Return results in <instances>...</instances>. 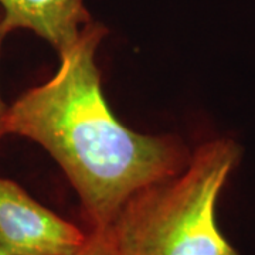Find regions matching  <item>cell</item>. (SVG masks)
<instances>
[{
  "mask_svg": "<svg viewBox=\"0 0 255 255\" xmlns=\"http://www.w3.org/2000/svg\"><path fill=\"white\" fill-rule=\"evenodd\" d=\"M9 34V31L6 30V27L1 24V20H0V54H1V46H3V41H4V37ZM6 111H7V105L3 102L1 100V95H0V137L4 136V130H3V125H4V117H6Z\"/></svg>",
  "mask_w": 255,
  "mask_h": 255,
  "instance_id": "obj_6",
  "label": "cell"
},
{
  "mask_svg": "<svg viewBox=\"0 0 255 255\" xmlns=\"http://www.w3.org/2000/svg\"><path fill=\"white\" fill-rule=\"evenodd\" d=\"M70 255H117L108 228H91L87 238L75 253Z\"/></svg>",
  "mask_w": 255,
  "mask_h": 255,
  "instance_id": "obj_5",
  "label": "cell"
},
{
  "mask_svg": "<svg viewBox=\"0 0 255 255\" xmlns=\"http://www.w3.org/2000/svg\"><path fill=\"white\" fill-rule=\"evenodd\" d=\"M7 31L27 28L60 53L74 44L91 23L82 0H0Z\"/></svg>",
  "mask_w": 255,
  "mask_h": 255,
  "instance_id": "obj_4",
  "label": "cell"
},
{
  "mask_svg": "<svg viewBox=\"0 0 255 255\" xmlns=\"http://www.w3.org/2000/svg\"><path fill=\"white\" fill-rule=\"evenodd\" d=\"M87 233L0 177V246L10 255H70Z\"/></svg>",
  "mask_w": 255,
  "mask_h": 255,
  "instance_id": "obj_3",
  "label": "cell"
},
{
  "mask_svg": "<svg viewBox=\"0 0 255 255\" xmlns=\"http://www.w3.org/2000/svg\"><path fill=\"white\" fill-rule=\"evenodd\" d=\"M238 159L236 142H206L180 173L133 194L108 227L117 255H238L216 219Z\"/></svg>",
  "mask_w": 255,
  "mask_h": 255,
  "instance_id": "obj_2",
  "label": "cell"
},
{
  "mask_svg": "<svg viewBox=\"0 0 255 255\" xmlns=\"http://www.w3.org/2000/svg\"><path fill=\"white\" fill-rule=\"evenodd\" d=\"M107 30L92 24L60 51L46 84L7 107L4 135L43 146L77 191L91 228H108L133 194L180 173L191 153L172 136L140 135L119 122L101 88L95 53Z\"/></svg>",
  "mask_w": 255,
  "mask_h": 255,
  "instance_id": "obj_1",
  "label": "cell"
},
{
  "mask_svg": "<svg viewBox=\"0 0 255 255\" xmlns=\"http://www.w3.org/2000/svg\"><path fill=\"white\" fill-rule=\"evenodd\" d=\"M0 255H10V254L6 251V250H4V248H3V247L0 246Z\"/></svg>",
  "mask_w": 255,
  "mask_h": 255,
  "instance_id": "obj_7",
  "label": "cell"
}]
</instances>
